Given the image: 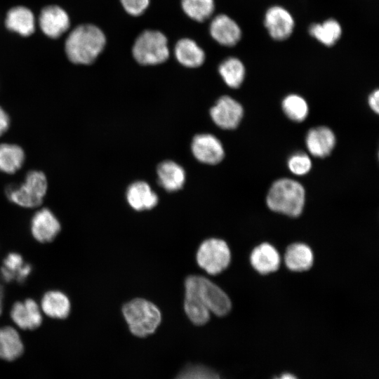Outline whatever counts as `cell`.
<instances>
[{"label": "cell", "instance_id": "1", "mask_svg": "<svg viewBox=\"0 0 379 379\" xmlns=\"http://www.w3.org/2000/svg\"><path fill=\"white\" fill-rule=\"evenodd\" d=\"M105 43V36L99 27L91 24H84L77 26L69 34L65 49L72 62L90 65L102 51Z\"/></svg>", "mask_w": 379, "mask_h": 379}, {"label": "cell", "instance_id": "2", "mask_svg": "<svg viewBox=\"0 0 379 379\" xmlns=\"http://www.w3.org/2000/svg\"><path fill=\"white\" fill-rule=\"evenodd\" d=\"M266 203L274 212L298 217L305 206V191L303 186L294 180L279 179L270 188Z\"/></svg>", "mask_w": 379, "mask_h": 379}, {"label": "cell", "instance_id": "3", "mask_svg": "<svg viewBox=\"0 0 379 379\" xmlns=\"http://www.w3.org/2000/svg\"><path fill=\"white\" fill-rule=\"evenodd\" d=\"M122 312L131 332L138 337L154 333L161 319L158 307L142 298H135L126 303Z\"/></svg>", "mask_w": 379, "mask_h": 379}, {"label": "cell", "instance_id": "4", "mask_svg": "<svg viewBox=\"0 0 379 379\" xmlns=\"http://www.w3.org/2000/svg\"><path fill=\"white\" fill-rule=\"evenodd\" d=\"M47 189L45 174L34 170L27 173L22 184L9 185L6 190V195L11 202L23 208H32L42 204Z\"/></svg>", "mask_w": 379, "mask_h": 379}, {"label": "cell", "instance_id": "5", "mask_svg": "<svg viewBox=\"0 0 379 379\" xmlns=\"http://www.w3.org/2000/svg\"><path fill=\"white\" fill-rule=\"evenodd\" d=\"M133 55L143 65H154L165 62L169 57L166 36L157 30H145L136 39Z\"/></svg>", "mask_w": 379, "mask_h": 379}, {"label": "cell", "instance_id": "6", "mask_svg": "<svg viewBox=\"0 0 379 379\" xmlns=\"http://www.w3.org/2000/svg\"><path fill=\"white\" fill-rule=\"evenodd\" d=\"M231 252L227 244L222 239L211 238L205 240L197 253V261L208 274H218L230 265Z\"/></svg>", "mask_w": 379, "mask_h": 379}, {"label": "cell", "instance_id": "7", "mask_svg": "<svg viewBox=\"0 0 379 379\" xmlns=\"http://www.w3.org/2000/svg\"><path fill=\"white\" fill-rule=\"evenodd\" d=\"M194 288L199 297L209 312L220 317L227 314L232 308V302L218 286L208 279L192 275L187 278Z\"/></svg>", "mask_w": 379, "mask_h": 379}, {"label": "cell", "instance_id": "8", "mask_svg": "<svg viewBox=\"0 0 379 379\" xmlns=\"http://www.w3.org/2000/svg\"><path fill=\"white\" fill-rule=\"evenodd\" d=\"M213 122L222 129H234L239 124L244 114L241 105L230 96L220 97L211 109Z\"/></svg>", "mask_w": 379, "mask_h": 379}, {"label": "cell", "instance_id": "9", "mask_svg": "<svg viewBox=\"0 0 379 379\" xmlns=\"http://www.w3.org/2000/svg\"><path fill=\"white\" fill-rule=\"evenodd\" d=\"M60 230L61 224L58 218L47 208L38 210L31 219V234L38 242L45 244L53 241Z\"/></svg>", "mask_w": 379, "mask_h": 379}, {"label": "cell", "instance_id": "10", "mask_svg": "<svg viewBox=\"0 0 379 379\" xmlns=\"http://www.w3.org/2000/svg\"><path fill=\"white\" fill-rule=\"evenodd\" d=\"M10 317L19 328L25 331L36 329L43 321L40 305L32 298L15 302L11 309Z\"/></svg>", "mask_w": 379, "mask_h": 379}, {"label": "cell", "instance_id": "11", "mask_svg": "<svg viewBox=\"0 0 379 379\" xmlns=\"http://www.w3.org/2000/svg\"><path fill=\"white\" fill-rule=\"evenodd\" d=\"M70 20L67 12L57 5L44 7L39 16V25L43 33L51 39H57L69 27Z\"/></svg>", "mask_w": 379, "mask_h": 379}, {"label": "cell", "instance_id": "12", "mask_svg": "<svg viewBox=\"0 0 379 379\" xmlns=\"http://www.w3.org/2000/svg\"><path fill=\"white\" fill-rule=\"evenodd\" d=\"M264 23L271 37L278 41L288 38L295 25L291 13L279 6H272L267 11Z\"/></svg>", "mask_w": 379, "mask_h": 379}, {"label": "cell", "instance_id": "13", "mask_svg": "<svg viewBox=\"0 0 379 379\" xmlns=\"http://www.w3.org/2000/svg\"><path fill=\"white\" fill-rule=\"evenodd\" d=\"M192 152L199 161L216 164L224 157V149L220 141L211 134L197 135L192 142Z\"/></svg>", "mask_w": 379, "mask_h": 379}, {"label": "cell", "instance_id": "14", "mask_svg": "<svg viewBox=\"0 0 379 379\" xmlns=\"http://www.w3.org/2000/svg\"><path fill=\"white\" fill-rule=\"evenodd\" d=\"M250 262L259 274H268L279 270L281 257L274 246L264 242L253 249L250 255Z\"/></svg>", "mask_w": 379, "mask_h": 379}, {"label": "cell", "instance_id": "15", "mask_svg": "<svg viewBox=\"0 0 379 379\" xmlns=\"http://www.w3.org/2000/svg\"><path fill=\"white\" fill-rule=\"evenodd\" d=\"M210 33L218 43L225 46L236 45L241 36L239 26L230 17L224 14L218 15L213 19Z\"/></svg>", "mask_w": 379, "mask_h": 379}, {"label": "cell", "instance_id": "16", "mask_svg": "<svg viewBox=\"0 0 379 379\" xmlns=\"http://www.w3.org/2000/svg\"><path fill=\"white\" fill-rule=\"evenodd\" d=\"M307 148L310 153L324 158L330 154L335 145V136L328 127L319 126L311 128L305 139Z\"/></svg>", "mask_w": 379, "mask_h": 379}, {"label": "cell", "instance_id": "17", "mask_svg": "<svg viewBox=\"0 0 379 379\" xmlns=\"http://www.w3.org/2000/svg\"><path fill=\"white\" fill-rule=\"evenodd\" d=\"M40 307L41 312L51 319H65L70 314L71 302L62 291L51 290L43 295Z\"/></svg>", "mask_w": 379, "mask_h": 379}, {"label": "cell", "instance_id": "18", "mask_svg": "<svg viewBox=\"0 0 379 379\" xmlns=\"http://www.w3.org/2000/svg\"><path fill=\"white\" fill-rule=\"evenodd\" d=\"M32 270V265L25 262L20 253L12 252L8 253L3 260L0 276L5 282L15 281L22 284L31 274Z\"/></svg>", "mask_w": 379, "mask_h": 379}, {"label": "cell", "instance_id": "19", "mask_svg": "<svg viewBox=\"0 0 379 379\" xmlns=\"http://www.w3.org/2000/svg\"><path fill=\"white\" fill-rule=\"evenodd\" d=\"M284 262L286 267L293 272L309 270L314 262L313 251L306 244L293 243L285 251Z\"/></svg>", "mask_w": 379, "mask_h": 379}, {"label": "cell", "instance_id": "20", "mask_svg": "<svg viewBox=\"0 0 379 379\" xmlns=\"http://www.w3.org/2000/svg\"><path fill=\"white\" fill-rule=\"evenodd\" d=\"M5 25L8 29L27 36L34 32L35 18L30 9L18 6L7 12Z\"/></svg>", "mask_w": 379, "mask_h": 379}, {"label": "cell", "instance_id": "21", "mask_svg": "<svg viewBox=\"0 0 379 379\" xmlns=\"http://www.w3.org/2000/svg\"><path fill=\"white\" fill-rule=\"evenodd\" d=\"M25 345L18 331L13 327L0 328V359L13 361L24 353Z\"/></svg>", "mask_w": 379, "mask_h": 379}, {"label": "cell", "instance_id": "22", "mask_svg": "<svg viewBox=\"0 0 379 379\" xmlns=\"http://www.w3.org/2000/svg\"><path fill=\"white\" fill-rule=\"evenodd\" d=\"M126 199L129 205L136 211L151 209L158 203L157 195L143 181L135 182L128 187Z\"/></svg>", "mask_w": 379, "mask_h": 379}, {"label": "cell", "instance_id": "23", "mask_svg": "<svg viewBox=\"0 0 379 379\" xmlns=\"http://www.w3.org/2000/svg\"><path fill=\"white\" fill-rule=\"evenodd\" d=\"M185 310L189 319L197 325H203L210 319V312L204 305L190 281L185 282Z\"/></svg>", "mask_w": 379, "mask_h": 379}, {"label": "cell", "instance_id": "24", "mask_svg": "<svg viewBox=\"0 0 379 379\" xmlns=\"http://www.w3.org/2000/svg\"><path fill=\"white\" fill-rule=\"evenodd\" d=\"M157 175L160 185L168 192L181 189L185 180L184 169L172 161L161 163L157 168Z\"/></svg>", "mask_w": 379, "mask_h": 379}, {"label": "cell", "instance_id": "25", "mask_svg": "<svg viewBox=\"0 0 379 379\" xmlns=\"http://www.w3.org/2000/svg\"><path fill=\"white\" fill-rule=\"evenodd\" d=\"M174 51L178 61L187 67H198L205 60L203 49L190 39L179 40L175 46Z\"/></svg>", "mask_w": 379, "mask_h": 379}, {"label": "cell", "instance_id": "26", "mask_svg": "<svg viewBox=\"0 0 379 379\" xmlns=\"http://www.w3.org/2000/svg\"><path fill=\"white\" fill-rule=\"evenodd\" d=\"M25 152L14 144H0V171L13 174L18 171L25 161Z\"/></svg>", "mask_w": 379, "mask_h": 379}, {"label": "cell", "instance_id": "27", "mask_svg": "<svg viewBox=\"0 0 379 379\" xmlns=\"http://www.w3.org/2000/svg\"><path fill=\"white\" fill-rule=\"evenodd\" d=\"M309 33L324 45L331 46L340 38L342 29L338 21L328 19L321 24L312 25Z\"/></svg>", "mask_w": 379, "mask_h": 379}, {"label": "cell", "instance_id": "28", "mask_svg": "<svg viewBox=\"0 0 379 379\" xmlns=\"http://www.w3.org/2000/svg\"><path fill=\"white\" fill-rule=\"evenodd\" d=\"M219 73L225 84L232 88L241 86L245 77V67L236 58H229L219 66Z\"/></svg>", "mask_w": 379, "mask_h": 379}, {"label": "cell", "instance_id": "29", "mask_svg": "<svg viewBox=\"0 0 379 379\" xmlns=\"http://www.w3.org/2000/svg\"><path fill=\"white\" fill-rule=\"evenodd\" d=\"M282 109L288 119L296 122L305 120L309 112L305 100L296 94H291L284 98Z\"/></svg>", "mask_w": 379, "mask_h": 379}, {"label": "cell", "instance_id": "30", "mask_svg": "<svg viewBox=\"0 0 379 379\" xmlns=\"http://www.w3.org/2000/svg\"><path fill=\"white\" fill-rule=\"evenodd\" d=\"M181 5L186 15L198 22L208 18L214 11L213 0H182Z\"/></svg>", "mask_w": 379, "mask_h": 379}, {"label": "cell", "instance_id": "31", "mask_svg": "<svg viewBox=\"0 0 379 379\" xmlns=\"http://www.w3.org/2000/svg\"><path fill=\"white\" fill-rule=\"evenodd\" d=\"M287 165L291 173L297 175H302L310 171L312 161L306 154L297 152L288 158Z\"/></svg>", "mask_w": 379, "mask_h": 379}, {"label": "cell", "instance_id": "32", "mask_svg": "<svg viewBox=\"0 0 379 379\" xmlns=\"http://www.w3.org/2000/svg\"><path fill=\"white\" fill-rule=\"evenodd\" d=\"M176 379H220L214 371L201 366H188Z\"/></svg>", "mask_w": 379, "mask_h": 379}, {"label": "cell", "instance_id": "33", "mask_svg": "<svg viewBox=\"0 0 379 379\" xmlns=\"http://www.w3.org/2000/svg\"><path fill=\"white\" fill-rule=\"evenodd\" d=\"M124 10L133 16L144 13L149 4V0H120Z\"/></svg>", "mask_w": 379, "mask_h": 379}, {"label": "cell", "instance_id": "34", "mask_svg": "<svg viewBox=\"0 0 379 379\" xmlns=\"http://www.w3.org/2000/svg\"><path fill=\"white\" fill-rule=\"evenodd\" d=\"M10 118L6 112L0 106V137L8 129Z\"/></svg>", "mask_w": 379, "mask_h": 379}, {"label": "cell", "instance_id": "35", "mask_svg": "<svg viewBox=\"0 0 379 379\" xmlns=\"http://www.w3.org/2000/svg\"><path fill=\"white\" fill-rule=\"evenodd\" d=\"M368 105L371 109L376 114L379 112V91L378 89L373 91L368 98Z\"/></svg>", "mask_w": 379, "mask_h": 379}, {"label": "cell", "instance_id": "36", "mask_svg": "<svg viewBox=\"0 0 379 379\" xmlns=\"http://www.w3.org/2000/svg\"><path fill=\"white\" fill-rule=\"evenodd\" d=\"M4 288L1 285H0V316L3 311V299H4Z\"/></svg>", "mask_w": 379, "mask_h": 379}, {"label": "cell", "instance_id": "37", "mask_svg": "<svg viewBox=\"0 0 379 379\" xmlns=\"http://www.w3.org/2000/svg\"><path fill=\"white\" fill-rule=\"evenodd\" d=\"M274 379H297V378L291 373H284L279 378Z\"/></svg>", "mask_w": 379, "mask_h": 379}]
</instances>
